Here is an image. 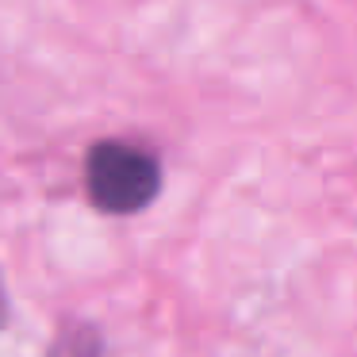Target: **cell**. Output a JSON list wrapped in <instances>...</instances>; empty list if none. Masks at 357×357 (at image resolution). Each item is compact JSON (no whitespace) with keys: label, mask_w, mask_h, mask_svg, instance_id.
<instances>
[{"label":"cell","mask_w":357,"mask_h":357,"mask_svg":"<svg viewBox=\"0 0 357 357\" xmlns=\"http://www.w3.org/2000/svg\"><path fill=\"white\" fill-rule=\"evenodd\" d=\"M85 188L89 200L108 215H131L142 211L162 188V169L154 154L131 142H96L85 162Z\"/></svg>","instance_id":"cell-1"},{"label":"cell","mask_w":357,"mask_h":357,"mask_svg":"<svg viewBox=\"0 0 357 357\" xmlns=\"http://www.w3.org/2000/svg\"><path fill=\"white\" fill-rule=\"evenodd\" d=\"M4 319H8V300H4V288H0V326H4Z\"/></svg>","instance_id":"cell-2"}]
</instances>
